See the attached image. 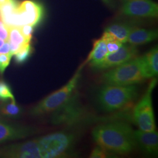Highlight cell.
Segmentation results:
<instances>
[{"mask_svg": "<svg viewBox=\"0 0 158 158\" xmlns=\"http://www.w3.org/2000/svg\"><path fill=\"white\" fill-rule=\"evenodd\" d=\"M134 131L124 121H113L97 125L91 135L96 144L108 152L115 156L125 155L137 147Z\"/></svg>", "mask_w": 158, "mask_h": 158, "instance_id": "obj_1", "label": "cell"}, {"mask_svg": "<svg viewBox=\"0 0 158 158\" xmlns=\"http://www.w3.org/2000/svg\"><path fill=\"white\" fill-rule=\"evenodd\" d=\"M136 85L121 86L104 84L97 93V101L107 112L119 110L129 104L138 96Z\"/></svg>", "mask_w": 158, "mask_h": 158, "instance_id": "obj_2", "label": "cell"}, {"mask_svg": "<svg viewBox=\"0 0 158 158\" xmlns=\"http://www.w3.org/2000/svg\"><path fill=\"white\" fill-rule=\"evenodd\" d=\"M85 64L84 62L79 66L73 77L62 88L47 96L32 108L29 111L30 115L34 117L42 116L53 113L64 105L76 92Z\"/></svg>", "mask_w": 158, "mask_h": 158, "instance_id": "obj_3", "label": "cell"}, {"mask_svg": "<svg viewBox=\"0 0 158 158\" xmlns=\"http://www.w3.org/2000/svg\"><path fill=\"white\" fill-rule=\"evenodd\" d=\"M145 79L142 72L139 57H136L105 72L101 77L104 84L121 86L136 85Z\"/></svg>", "mask_w": 158, "mask_h": 158, "instance_id": "obj_4", "label": "cell"}, {"mask_svg": "<svg viewBox=\"0 0 158 158\" xmlns=\"http://www.w3.org/2000/svg\"><path fill=\"white\" fill-rule=\"evenodd\" d=\"M76 136L68 132H57L38 138L41 158L66 157L72 150Z\"/></svg>", "mask_w": 158, "mask_h": 158, "instance_id": "obj_5", "label": "cell"}, {"mask_svg": "<svg viewBox=\"0 0 158 158\" xmlns=\"http://www.w3.org/2000/svg\"><path fill=\"white\" fill-rule=\"evenodd\" d=\"M157 83L156 78L152 79L145 94L134 108L133 119L139 128L144 131L152 132L156 129L152 94Z\"/></svg>", "mask_w": 158, "mask_h": 158, "instance_id": "obj_6", "label": "cell"}, {"mask_svg": "<svg viewBox=\"0 0 158 158\" xmlns=\"http://www.w3.org/2000/svg\"><path fill=\"white\" fill-rule=\"evenodd\" d=\"M45 14L42 4L34 0H25L20 2L14 21V27L28 25L34 28L42 21Z\"/></svg>", "mask_w": 158, "mask_h": 158, "instance_id": "obj_7", "label": "cell"}, {"mask_svg": "<svg viewBox=\"0 0 158 158\" xmlns=\"http://www.w3.org/2000/svg\"><path fill=\"white\" fill-rule=\"evenodd\" d=\"M121 11L128 17L156 18L158 6L152 0H124Z\"/></svg>", "mask_w": 158, "mask_h": 158, "instance_id": "obj_8", "label": "cell"}, {"mask_svg": "<svg viewBox=\"0 0 158 158\" xmlns=\"http://www.w3.org/2000/svg\"><path fill=\"white\" fill-rule=\"evenodd\" d=\"M33 127L12 123L0 118V144L26 138L38 133Z\"/></svg>", "mask_w": 158, "mask_h": 158, "instance_id": "obj_9", "label": "cell"}, {"mask_svg": "<svg viewBox=\"0 0 158 158\" xmlns=\"http://www.w3.org/2000/svg\"><path fill=\"white\" fill-rule=\"evenodd\" d=\"M137 54L136 46L123 44L118 51L114 53H108L102 61L92 69L99 70L115 68L134 59Z\"/></svg>", "mask_w": 158, "mask_h": 158, "instance_id": "obj_10", "label": "cell"}, {"mask_svg": "<svg viewBox=\"0 0 158 158\" xmlns=\"http://www.w3.org/2000/svg\"><path fill=\"white\" fill-rule=\"evenodd\" d=\"M2 156L10 158H41L38 139L5 147Z\"/></svg>", "mask_w": 158, "mask_h": 158, "instance_id": "obj_11", "label": "cell"}, {"mask_svg": "<svg viewBox=\"0 0 158 158\" xmlns=\"http://www.w3.org/2000/svg\"><path fill=\"white\" fill-rule=\"evenodd\" d=\"M136 145L150 156H157L158 152V134L156 131L147 132L142 130L134 131Z\"/></svg>", "mask_w": 158, "mask_h": 158, "instance_id": "obj_12", "label": "cell"}, {"mask_svg": "<svg viewBox=\"0 0 158 158\" xmlns=\"http://www.w3.org/2000/svg\"><path fill=\"white\" fill-rule=\"evenodd\" d=\"M139 57L142 72L145 79L157 76L158 74V48L155 46Z\"/></svg>", "mask_w": 158, "mask_h": 158, "instance_id": "obj_13", "label": "cell"}, {"mask_svg": "<svg viewBox=\"0 0 158 158\" xmlns=\"http://www.w3.org/2000/svg\"><path fill=\"white\" fill-rule=\"evenodd\" d=\"M158 36L157 29L134 28L130 32L127 42L132 45H141L156 40Z\"/></svg>", "mask_w": 158, "mask_h": 158, "instance_id": "obj_14", "label": "cell"}, {"mask_svg": "<svg viewBox=\"0 0 158 158\" xmlns=\"http://www.w3.org/2000/svg\"><path fill=\"white\" fill-rule=\"evenodd\" d=\"M108 54L106 43L101 38L94 41L93 49L85 61V64L89 63L91 68H93L102 61Z\"/></svg>", "mask_w": 158, "mask_h": 158, "instance_id": "obj_15", "label": "cell"}, {"mask_svg": "<svg viewBox=\"0 0 158 158\" xmlns=\"http://www.w3.org/2000/svg\"><path fill=\"white\" fill-rule=\"evenodd\" d=\"M8 40L10 46V53L13 56L23 46L31 44L22 34L19 27H8Z\"/></svg>", "mask_w": 158, "mask_h": 158, "instance_id": "obj_16", "label": "cell"}, {"mask_svg": "<svg viewBox=\"0 0 158 158\" xmlns=\"http://www.w3.org/2000/svg\"><path fill=\"white\" fill-rule=\"evenodd\" d=\"M19 3L18 0H8L0 4V19L6 26H11L13 18L17 12Z\"/></svg>", "mask_w": 158, "mask_h": 158, "instance_id": "obj_17", "label": "cell"}, {"mask_svg": "<svg viewBox=\"0 0 158 158\" xmlns=\"http://www.w3.org/2000/svg\"><path fill=\"white\" fill-rule=\"evenodd\" d=\"M133 27L127 23H113L107 27L105 31L110 32L123 44H126L128 36Z\"/></svg>", "mask_w": 158, "mask_h": 158, "instance_id": "obj_18", "label": "cell"}, {"mask_svg": "<svg viewBox=\"0 0 158 158\" xmlns=\"http://www.w3.org/2000/svg\"><path fill=\"white\" fill-rule=\"evenodd\" d=\"M23 113V109L17 104L15 98L6 102H2L0 104V115L11 118H18Z\"/></svg>", "mask_w": 158, "mask_h": 158, "instance_id": "obj_19", "label": "cell"}, {"mask_svg": "<svg viewBox=\"0 0 158 158\" xmlns=\"http://www.w3.org/2000/svg\"><path fill=\"white\" fill-rule=\"evenodd\" d=\"M32 53V47L31 44L23 46L19 51L14 54V59L18 64H22L25 62Z\"/></svg>", "mask_w": 158, "mask_h": 158, "instance_id": "obj_20", "label": "cell"}, {"mask_svg": "<svg viewBox=\"0 0 158 158\" xmlns=\"http://www.w3.org/2000/svg\"><path fill=\"white\" fill-rule=\"evenodd\" d=\"M15 97L12 93L10 85L6 81L0 80V101L6 102L10 100L14 99Z\"/></svg>", "mask_w": 158, "mask_h": 158, "instance_id": "obj_21", "label": "cell"}, {"mask_svg": "<svg viewBox=\"0 0 158 158\" xmlns=\"http://www.w3.org/2000/svg\"><path fill=\"white\" fill-rule=\"evenodd\" d=\"M113 156H115L111 153L108 152L106 149H103L102 147L97 146L94 148L90 155L91 158H111Z\"/></svg>", "mask_w": 158, "mask_h": 158, "instance_id": "obj_22", "label": "cell"}, {"mask_svg": "<svg viewBox=\"0 0 158 158\" xmlns=\"http://www.w3.org/2000/svg\"><path fill=\"white\" fill-rule=\"evenodd\" d=\"M12 56L11 53L0 54V74L2 75L9 66Z\"/></svg>", "mask_w": 158, "mask_h": 158, "instance_id": "obj_23", "label": "cell"}, {"mask_svg": "<svg viewBox=\"0 0 158 158\" xmlns=\"http://www.w3.org/2000/svg\"><path fill=\"white\" fill-rule=\"evenodd\" d=\"M123 44L122 42L117 40H113L106 42L108 53H112L117 52L121 48V46L123 45Z\"/></svg>", "mask_w": 158, "mask_h": 158, "instance_id": "obj_24", "label": "cell"}, {"mask_svg": "<svg viewBox=\"0 0 158 158\" xmlns=\"http://www.w3.org/2000/svg\"><path fill=\"white\" fill-rule=\"evenodd\" d=\"M20 30L23 34V35L29 40H31L32 37V33L34 31V27L28 25H23L22 27H19Z\"/></svg>", "mask_w": 158, "mask_h": 158, "instance_id": "obj_25", "label": "cell"}, {"mask_svg": "<svg viewBox=\"0 0 158 158\" xmlns=\"http://www.w3.org/2000/svg\"><path fill=\"white\" fill-rule=\"evenodd\" d=\"M0 38L5 42L8 40V29L4 23L0 25Z\"/></svg>", "mask_w": 158, "mask_h": 158, "instance_id": "obj_26", "label": "cell"}, {"mask_svg": "<svg viewBox=\"0 0 158 158\" xmlns=\"http://www.w3.org/2000/svg\"><path fill=\"white\" fill-rule=\"evenodd\" d=\"M10 53V46L9 42L6 41L2 46L0 48V54H8Z\"/></svg>", "mask_w": 158, "mask_h": 158, "instance_id": "obj_27", "label": "cell"}, {"mask_svg": "<svg viewBox=\"0 0 158 158\" xmlns=\"http://www.w3.org/2000/svg\"><path fill=\"white\" fill-rule=\"evenodd\" d=\"M102 1L107 6H113V0H102Z\"/></svg>", "mask_w": 158, "mask_h": 158, "instance_id": "obj_28", "label": "cell"}, {"mask_svg": "<svg viewBox=\"0 0 158 158\" xmlns=\"http://www.w3.org/2000/svg\"><path fill=\"white\" fill-rule=\"evenodd\" d=\"M4 42H5L4 40H1V39L0 38V48L4 44Z\"/></svg>", "mask_w": 158, "mask_h": 158, "instance_id": "obj_29", "label": "cell"}, {"mask_svg": "<svg viewBox=\"0 0 158 158\" xmlns=\"http://www.w3.org/2000/svg\"><path fill=\"white\" fill-rule=\"evenodd\" d=\"M6 1H8V0H0V4H2V3H4V2H5Z\"/></svg>", "mask_w": 158, "mask_h": 158, "instance_id": "obj_30", "label": "cell"}, {"mask_svg": "<svg viewBox=\"0 0 158 158\" xmlns=\"http://www.w3.org/2000/svg\"><path fill=\"white\" fill-rule=\"evenodd\" d=\"M3 23H2V21H1V19H0V25H2V24H3Z\"/></svg>", "mask_w": 158, "mask_h": 158, "instance_id": "obj_31", "label": "cell"}, {"mask_svg": "<svg viewBox=\"0 0 158 158\" xmlns=\"http://www.w3.org/2000/svg\"><path fill=\"white\" fill-rule=\"evenodd\" d=\"M1 156H2V151H1V149L0 150V157Z\"/></svg>", "mask_w": 158, "mask_h": 158, "instance_id": "obj_32", "label": "cell"}]
</instances>
